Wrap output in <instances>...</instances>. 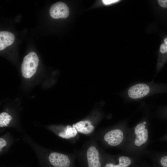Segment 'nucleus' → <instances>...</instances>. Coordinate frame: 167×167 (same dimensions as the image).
<instances>
[{
  "mask_svg": "<svg viewBox=\"0 0 167 167\" xmlns=\"http://www.w3.org/2000/svg\"><path fill=\"white\" fill-rule=\"evenodd\" d=\"M79 157L80 167H102L101 154L93 141L87 144Z\"/></svg>",
  "mask_w": 167,
  "mask_h": 167,
  "instance_id": "nucleus-4",
  "label": "nucleus"
},
{
  "mask_svg": "<svg viewBox=\"0 0 167 167\" xmlns=\"http://www.w3.org/2000/svg\"><path fill=\"white\" fill-rule=\"evenodd\" d=\"M145 155L157 160L162 167H167V152H158L148 150Z\"/></svg>",
  "mask_w": 167,
  "mask_h": 167,
  "instance_id": "nucleus-10",
  "label": "nucleus"
},
{
  "mask_svg": "<svg viewBox=\"0 0 167 167\" xmlns=\"http://www.w3.org/2000/svg\"><path fill=\"white\" fill-rule=\"evenodd\" d=\"M155 115L159 119L167 120V105L158 107Z\"/></svg>",
  "mask_w": 167,
  "mask_h": 167,
  "instance_id": "nucleus-13",
  "label": "nucleus"
},
{
  "mask_svg": "<svg viewBox=\"0 0 167 167\" xmlns=\"http://www.w3.org/2000/svg\"><path fill=\"white\" fill-rule=\"evenodd\" d=\"M49 14L51 17L54 19H64L68 17L69 10L66 4L59 2L53 4L51 6Z\"/></svg>",
  "mask_w": 167,
  "mask_h": 167,
  "instance_id": "nucleus-9",
  "label": "nucleus"
},
{
  "mask_svg": "<svg viewBox=\"0 0 167 167\" xmlns=\"http://www.w3.org/2000/svg\"><path fill=\"white\" fill-rule=\"evenodd\" d=\"M167 93V84L138 82L132 84L119 93L126 102H137L154 94Z\"/></svg>",
  "mask_w": 167,
  "mask_h": 167,
  "instance_id": "nucleus-2",
  "label": "nucleus"
},
{
  "mask_svg": "<svg viewBox=\"0 0 167 167\" xmlns=\"http://www.w3.org/2000/svg\"><path fill=\"white\" fill-rule=\"evenodd\" d=\"M140 107L143 110L142 117L130 127L126 140L122 149L124 153L135 157L145 155L150 142L149 126L152 107L144 104Z\"/></svg>",
  "mask_w": 167,
  "mask_h": 167,
  "instance_id": "nucleus-1",
  "label": "nucleus"
},
{
  "mask_svg": "<svg viewBox=\"0 0 167 167\" xmlns=\"http://www.w3.org/2000/svg\"><path fill=\"white\" fill-rule=\"evenodd\" d=\"M6 144V141L2 138H0V151L1 149L4 147L5 146Z\"/></svg>",
  "mask_w": 167,
  "mask_h": 167,
  "instance_id": "nucleus-18",
  "label": "nucleus"
},
{
  "mask_svg": "<svg viewBox=\"0 0 167 167\" xmlns=\"http://www.w3.org/2000/svg\"><path fill=\"white\" fill-rule=\"evenodd\" d=\"M159 140L167 141V134L165 136L160 138Z\"/></svg>",
  "mask_w": 167,
  "mask_h": 167,
  "instance_id": "nucleus-19",
  "label": "nucleus"
},
{
  "mask_svg": "<svg viewBox=\"0 0 167 167\" xmlns=\"http://www.w3.org/2000/svg\"><path fill=\"white\" fill-rule=\"evenodd\" d=\"M160 51L163 54L167 52V44L165 43L161 44L160 47Z\"/></svg>",
  "mask_w": 167,
  "mask_h": 167,
  "instance_id": "nucleus-15",
  "label": "nucleus"
},
{
  "mask_svg": "<svg viewBox=\"0 0 167 167\" xmlns=\"http://www.w3.org/2000/svg\"><path fill=\"white\" fill-rule=\"evenodd\" d=\"M118 0H102L103 3L106 5H109L119 1Z\"/></svg>",
  "mask_w": 167,
  "mask_h": 167,
  "instance_id": "nucleus-17",
  "label": "nucleus"
},
{
  "mask_svg": "<svg viewBox=\"0 0 167 167\" xmlns=\"http://www.w3.org/2000/svg\"><path fill=\"white\" fill-rule=\"evenodd\" d=\"M164 43L167 44V37L165 38L164 40Z\"/></svg>",
  "mask_w": 167,
  "mask_h": 167,
  "instance_id": "nucleus-20",
  "label": "nucleus"
},
{
  "mask_svg": "<svg viewBox=\"0 0 167 167\" xmlns=\"http://www.w3.org/2000/svg\"><path fill=\"white\" fill-rule=\"evenodd\" d=\"M134 158L136 157L127 155H113L102 152V167H129Z\"/></svg>",
  "mask_w": 167,
  "mask_h": 167,
  "instance_id": "nucleus-6",
  "label": "nucleus"
},
{
  "mask_svg": "<svg viewBox=\"0 0 167 167\" xmlns=\"http://www.w3.org/2000/svg\"><path fill=\"white\" fill-rule=\"evenodd\" d=\"M158 2L161 6L164 8H167V0H159Z\"/></svg>",
  "mask_w": 167,
  "mask_h": 167,
  "instance_id": "nucleus-16",
  "label": "nucleus"
},
{
  "mask_svg": "<svg viewBox=\"0 0 167 167\" xmlns=\"http://www.w3.org/2000/svg\"><path fill=\"white\" fill-rule=\"evenodd\" d=\"M78 132L76 128L73 125L72 126L67 125L64 131L59 133L58 136L63 138L69 139L76 136Z\"/></svg>",
  "mask_w": 167,
  "mask_h": 167,
  "instance_id": "nucleus-12",
  "label": "nucleus"
},
{
  "mask_svg": "<svg viewBox=\"0 0 167 167\" xmlns=\"http://www.w3.org/2000/svg\"><path fill=\"white\" fill-rule=\"evenodd\" d=\"M38 63V58L35 52H31L25 56L21 65L23 76L27 79L32 77L36 71Z\"/></svg>",
  "mask_w": 167,
  "mask_h": 167,
  "instance_id": "nucleus-7",
  "label": "nucleus"
},
{
  "mask_svg": "<svg viewBox=\"0 0 167 167\" xmlns=\"http://www.w3.org/2000/svg\"><path fill=\"white\" fill-rule=\"evenodd\" d=\"M105 116L101 110L95 109L85 118L73 125L78 132L85 135L90 134L93 132L96 125Z\"/></svg>",
  "mask_w": 167,
  "mask_h": 167,
  "instance_id": "nucleus-5",
  "label": "nucleus"
},
{
  "mask_svg": "<svg viewBox=\"0 0 167 167\" xmlns=\"http://www.w3.org/2000/svg\"><path fill=\"white\" fill-rule=\"evenodd\" d=\"M12 117L6 112H2L0 114V126H7Z\"/></svg>",
  "mask_w": 167,
  "mask_h": 167,
  "instance_id": "nucleus-14",
  "label": "nucleus"
},
{
  "mask_svg": "<svg viewBox=\"0 0 167 167\" xmlns=\"http://www.w3.org/2000/svg\"><path fill=\"white\" fill-rule=\"evenodd\" d=\"M133 115L105 130L101 137L104 146L107 147H117L122 149L127 138L130 129L128 122Z\"/></svg>",
  "mask_w": 167,
  "mask_h": 167,
  "instance_id": "nucleus-3",
  "label": "nucleus"
},
{
  "mask_svg": "<svg viewBox=\"0 0 167 167\" xmlns=\"http://www.w3.org/2000/svg\"><path fill=\"white\" fill-rule=\"evenodd\" d=\"M15 39V36L12 33L7 31H1L0 50H2L11 45L13 43Z\"/></svg>",
  "mask_w": 167,
  "mask_h": 167,
  "instance_id": "nucleus-11",
  "label": "nucleus"
},
{
  "mask_svg": "<svg viewBox=\"0 0 167 167\" xmlns=\"http://www.w3.org/2000/svg\"><path fill=\"white\" fill-rule=\"evenodd\" d=\"M50 164L54 167H71L73 163L69 157L64 154L56 152L51 153L49 156Z\"/></svg>",
  "mask_w": 167,
  "mask_h": 167,
  "instance_id": "nucleus-8",
  "label": "nucleus"
}]
</instances>
